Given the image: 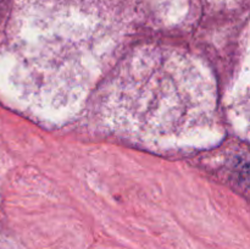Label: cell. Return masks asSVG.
I'll return each instance as SVG.
<instances>
[{"label":"cell","instance_id":"6da1fadb","mask_svg":"<svg viewBox=\"0 0 250 249\" xmlns=\"http://www.w3.org/2000/svg\"><path fill=\"white\" fill-rule=\"evenodd\" d=\"M215 85L185 51L148 46L122 61L103 97L112 131L146 144L183 139L210 124Z\"/></svg>","mask_w":250,"mask_h":249}]
</instances>
